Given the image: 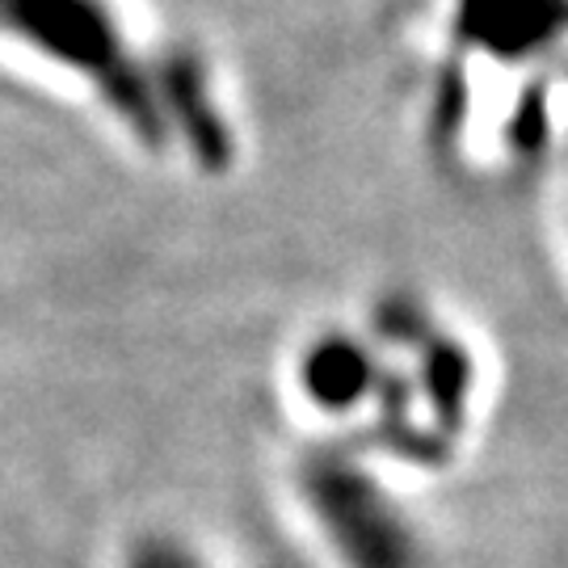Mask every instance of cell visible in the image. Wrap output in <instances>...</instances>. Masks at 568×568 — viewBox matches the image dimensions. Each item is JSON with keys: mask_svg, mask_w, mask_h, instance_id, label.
<instances>
[{"mask_svg": "<svg viewBox=\"0 0 568 568\" xmlns=\"http://www.w3.org/2000/svg\"><path fill=\"white\" fill-rule=\"evenodd\" d=\"M565 0H459V26L467 42L493 55H527L560 30Z\"/></svg>", "mask_w": 568, "mask_h": 568, "instance_id": "3", "label": "cell"}, {"mask_svg": "<svg viewBox=\"0 0 568 568\" xmlns=\"http://www.w3.org/2000/svg\"><path fill=\"white\" fill-rule=\"evenodd\" d=\"M375 358L363 342L328 333L307 349L304 358V387L316 405L325 408H354L375 387Z\"/></svg>", "mask_w": 568, "mask_h": 568, "instance_id": "4", "label": "cell"}, {"mask_svg": "<svg viewBox=\"0 0 568 568\" xmlns=\"http://www.w3.org/2000/svg\"><path fill=\"white\" fill-rule=\"evenodd\" d=\"M126 568H206L194 551L173 535H143L135 548L126 551Z\"/></svg>", "mask_w": 568, "mask_h": 568, "instance_id": "5", "label": "cell"}, {"mask_svg": "<svg viewBox=\"0 0 568 568\" xmlns=\"http://www.w3.org/2000/svg\"><path fill=\"white\" fill-rule=\"evenodd\" d=\"M304 497L349 568H422L405 514L349 455L316 450L304 464Z\"/></svg>", "mask_w": 568, "mask_h": 568, "instance_id": "2", "label": "cell"}, {"mask_svg": "<svg viewBox=\"0 0 568 568\" xmlns=\"http://www.w3.org/2000/svg\"><path fill=\"white\" fill-rule=\"evenodd\" d=\"M0 30L81 77L140 143H173L156 68L135 55L105 0H0Z\"/></svg>", "mask_w": 568, "mask_h": 568, "instance_id": "1", "label": "cell"}]
</instances>
